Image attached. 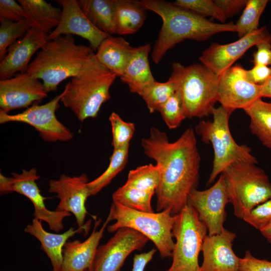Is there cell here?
<instances>
[{"mask_svg":"<svg viewBox=\"0 0 271 271\" xmlns=\"http://www.w3.org/2000/svg\"><path fill=\"white\" fill-rule=\"evenodd\" d=\"M259 231L271 224V198L256 206L243 219Z\"/></svg>","mask_w":271,"mask_h":271,"instance_id":"obj_38","label":"cell"},{"mask_svg":"<svg viewBox=\"0 0 271 271\" xmlns=\"http://www.w3.org/2000/svg\"><path fill=\"white\" fill-rule=\"evenodd\" d=\"M152 48L150 44L133 47L123 72L120 78L130 92L139 95L156 80L150 66L149 56Z\"/></svg>","mask_w":271,"mask_h":271,"instance_id":"obj_23","label":"cell"},{"mask_svg":"<svg viewBox=\"0 0 271 271\" xmlns=\"http://www.w3.org/2000/svg\"><path fill=\"white\" fill-rule=\"evenodd\" d=\"M158 111L170 129L177 128L187 118L181 95L177 90L160 107Z\"/></svg>","mask_w":271,"mask_h":271,"instance_id":"obj_35","label":"cell"},{"mask_svg":"<svg viewBox=\"0 0 271 271\" xmlns=\"http://www.w3.org/2000/svg\"><path fill=\"white\" fill-rule=\"evenodd\" d=\"M64 92L48 102L39 105L34 103L22 112L9 114L0 111V123L19 122L32 126L45 141L67 142L73 138V133L57 118L55 112L60 107L59 102Z\"/></svg>","mask_w":271,"mask_h":271,"instance_id":"obj_11","label":"cell"},{"mask_svg":"<svg viewBox=\"0 0 271 271\" xmlns=\"http://www.w3.org/2000/svg\"><path fill=\"white\" fill-rule=\"evenodd\" d=\"M62 7V15L57 27L48 35V41L58 36L76 35L87 40L91 48L96 51L109 35L95 27L85 15L76 0L56 1Z\"/></svg>","mask_w":271,"mask_h":271,"instance_id":"obj_18","label":"cell"},{"mask_svg":"<svg viewBox=\"0 0 271 271\" xmlns=\"http://www.w3.org/2000/svg\"><path fill=\"white\" fill-rule=\"evenodd\" d=\"M261 87V97L271 99V75L268 79L262 85Z\"/></svg>","mask_w":271,"mask_h":271,"instance_id":"obj_45","label":"cell"},{"mask_svg":"<svg viewBox=\"0 0 271 271\" xmlns=\"http://www.w3.org/2000/svg\"><path fill=\"white\" fill-rule=\"evenodd\" d=\"M160 181L157 166L146 165L130 170L125 185L156 194Z\"/></svg>","mask_w":271,"mask_h":271,"instance_id":"obj_32","label":"cell"},{"mask_svg":"<svg viewBox=\"0 0 271 271\" xmlns=\"http://www.w3.org/2000/svg\"><path fill=\"white\" fill-rule=\"evenodd\" d=\"M262 42H271V34L265 27L258 28L234 42L224 45L211 44L202 52L199 60L219 76L232 67L249 49Z\"/></svg>","mask_w":271,"mask_h":271,"instance_id":"obj_15","label":"cell"},{"mask_svg":"<svg viewBox=\"0 0 271 271\" xmlns=\"http://www.w3.org/2000/svg\"><path fill=\"white\" fill-rule=\"evenodd\" d=\"M172 233L176 239L172 262L166 271H201L198 257L208 230L192 206L186 205L176 214Z\"/></svg>","mask_w":271,"mask_h":271,"instance_id":"obj_9","label":"cell"},{"mask_svg":"<svg viewBox=\"0 0 271 271\" xmlns=\"http://www.w3.org/2000/svg\"><path fill=\"white\" fill-rule=\"evenodd\" d=\"M145 154L156 162L160 176L156 190L157 211L178 214L187 205L190 192L198 183L201 159L194 129H186L170 142L166 132L156 127L142 139Z\"/></svg>","mask_w":271,"mask_h":271,"instance_id":"obj_1","label":"cell"},{"mask_svg":"<svg viewBox=\"0 0 271 271\" xmlns=\"http://www.w3.org/2000/svg\"><path fill=\"white\" fill-rule=\"evenodd\" d=\"M173 3L204 17H211L220 22V23H225L226 20L214 1L176 0Z\"/></svg>","mask_w":271,"mask_h":271,"instance_id":"obj_37","label":"cell"},{"mask_svg":"<svg viewBox=\"0 0 271 271\" xmlns=\"http://www.w3.org/2000/svg\"><path fill=\"white\" fill-rule=\"evenodd\" d=\"M240 271H271V261L257 258L246 250L240 258Z\"/></svg>","mask_w":271,"mask_h":271,"instance_id":"obj_40","label":"cell"},{"mask_svg":"<svg viewBox=\"0 0 271 271\" xmlns=\"http://www.w3.org/2000/svg\"><path fill=\"white\" fill-rule=\"evenodd\" d=\"M11 177H7L0 174L1 194L16 192L27 197L33 203L35 218L48 223L51 230L58 232L64 228L63 221L71 216L66 211H51L45 206L44 197L36 183L40 178L37 170L33 168L29 170H23L21 174L12 173Z\"/></svg>","mask_w":271,"mask_h":271,"instance_id":"obj_10","label":"cell"},{"mask_svg":"<svg viewBox=\"0 0 271 271\" xmlns=\"http://www.w3.org/2000/svg\"><path fill=\"white\" fill-rule=\"evenodd\" d=\"M212 120H202L195 126L194 131L203 142L211 144L214 151L212 169L207 185L231 164L243 161L257 164L256 158L246 145H240L233 139L230 131L229 119L231 113L220 106L212 110Z\"/></svg>","mask_w":271,"mask_h":271,"instance_id":"obj_6","label":"cell"},{"mask_svg":"<svg viewBox=\"0 0 271 271\" xmlns=\"http://www.w3.org/2000/svg\"><path fill=\"white\" fill-rule=\"evenodd\" d=\"M128 151L129 145L113 149L107 168L99 176L88 183L91 196L96 195L107 186L123 169L127 162Z\"/></svg>","mask_w":271,"mask_h":271,"instance_id":"obj_29","label":"cell"},{"mask_svg":"<svg viewBox=\"0 0 271 271\" xmlns=\"http://www.w3.org/2000/svg\"><path fill=\"white\" fill-rule=\"evenodd\" d=\"M177 90L175 79L170 76L168 81L159 82L155 81L140 94L151 113L158 111L160 107Z\"/></svg>","mask_w":271,"mask_h":271,"instance_id":"obj_30","label":"cell"},{"mask_svg":"<svg viewBox=\"0 0 271 271\" xmlns=\"http://www.w3.org/2000/svg\"><path fill=\"white\" fill-rule=\"evenodd\" d=\"M48 96L43 83L28 73H19L11 78L0 80L1 111L28 108Z\"/></svg>","mask_w":271,"mask_h":271,"instance_id":"obj_16","label":"cell"},{"mask_svg":"<svg viewBox=\"0 0 271 271\" xmlns=\"http://www.w3.org/2000/svg\"><path fill=\"white\" fill-rule=\"evenodd\" d=\"M236 217L243 218L256 206L271 198V183L256 164L234 162L221 173Z\"/></svg>","mask_w":271,"mask_h":271,"instance_id":"obj_8","label":"cell"},{"mask_svg":"<svg viewBox=\"0 0 271 271\" xmlns=\"http://www.w3.org/2000/svg\"><path fill=\"white\" fill-rule=\"evenodd\" d=\"M156 250L153 248L148 252L135 254L133 259L132 271H144L147 264L153 259Z\"/></svg>","mask_w":271,"mask_h":271,"instance_id":"obj_44","label":"cell"},{"mask_svg":"<svg viewBox=\"0 0 271 271\" xmlns=\"http://www.w3.org/2000/svg\"><path fill=\"white\" fill-rule=\"evenodd\" d=\"M172 76L176 80L188 118H203L211 114L217 101L218 76L203 64L184 66L172 64Z\"/></svg>","mask_w":271,"mask_h":271,"instance_id":"obj_7","label":"cell"},{"mask_svg":"<svg viewBox=\"0 0 271 271\" xmlns=\"http://www.w3.org/2000/svg\"><path fill=\"white\" fill-rule=\"evenodd\" d=\"M116 77L94 55L81 71L66 84L61 101L81 122L95 118L102 105L110 99L109 89Z\"/></svg>","mask_w":271,"mask_h":271,"instance_id":"obj_4","label":"cell"},{"mask_svg":"<svg viewBox=\"0 0 271 271\" xmlns=\"http://www.w3.org/2000/svg\"><path fill=\"white\" fill-rule=\"evenodd\" d=\"M267 0H248L242 13L235 24L239 38L258 29L260 17L268 3Z\"/></svg>","mask_w":271,"mask_h":271,"instance_id":"obj_33","label":"cell"},{"mask_svg":"<svg viewBox=\"0 0 271 271\" xmlns=\"http://www.w3.org/2000/svg\"><path fill=\"white\" fill-rule=\"evenodd\" d=\"M139 3L162 20V27L151 53L155 64L160 63L169 50L185 40L203 41L218 33L236 32L235 25L231 22L214 23L170 2L141 0Z\"/></svg>","mask_w":271,"mask_h":271,"instance_id":"obj_2","label":"cell"},{"mask_svg":"<svg viewBox=\"0 0 271 271\" xmlns=\"http://www.w3.org/2000/svg\"><path fill=\"white\" fill-rule=\"evenodd\" d=\"M247 79L254 84H263L271 75V67L264 65H255L250 70H246Z\"/></svg>","mask_w":271,"mask_h":271,"instance_id":"obj_43","label":"cell"},{"mask_svg":"<svg viewBox=\"0 0 271 271\" xmlns=\"http://www.w3.org/2000/svg\"><path fill=\"white\" fill-rule=\"evenodd\" d=\"M246 70L237 64L218 76L217 101L231 114L236 109H245L261 98L260 85L247 79Z\"/></svg>","mask_w":271,"mask_h":271,"instance_id":"obj_13","label":"cell"},{"mask_svg":"<svg viewBox=\"0 0 271 271\" xmlns=\"http://www.w3.org/2000/svg\"><path fill=\"white\" fill-rule=\"evenodd\" d=\"M146 9L136 1L114 0V23L116 34L138 32L146 19Z\"/></svg>","mask_w":271,"mask_h":271,"instance_id":"obj_25","label":"cell"},{"mask_svg":"<svg viewBox=\"0 0 271 271\" xmlns=\"http://www.w3.org/2000/svg\"><path fill=\"white\" fill-rule=\"evenodd\" d=\"M0 19L19 22L29 19L23 7L14 0L0 1Z\"/></svg>","mask_w":271,"mask_h":271,"instance_id":"obj_39","label":"cell"},{"mask_svg":"<svg viewBox=\"0 0 271 271\" xmlns=\"http://www.w3.org/2000/svg\"><path fill=\"white\" fill-rule=\"evenodd\" d=\"M236 237L225 228L219 234L207 235L202 247L201 271H240V258L232 248Z\"/></svg>","mask_w":271,"mask_h":271,"instance_id":"obj_20","label":"cell"},{"mask_svg":"<svg viewBox=\"0 0 271 271\" xmlns=\"http://www.w3.org/2000/svg\"><path fill=\"white\" fill-rule=\"evenodd\" d=\"M88 224L74 229L73 227L61 234L48 232L43 228L42 221L34 218L32 224L28 225L24 231L38 239L42 249L49 258L53 267L52 271H61L63 262V250L65 243L71 237L78 233L87 230Z\"/></svg>","mask_w":271,"mask_h":271,"instance_id":"obj_22","label":"cell"},{"mask_svg":"<svg viewBox=\"0 0 271 271\" xmlns=\"http://www.w3.org/2000/svg\"><path fill=\"white\" fill-rule=\"evenodd\" d=\"M271 2V1H270Z\"/></svg>","mask_w":271,"mask_h":271,"instance_id":"obj_47","label":"cell"},{"mask_svg":"<svg viewBox=\"0 0 271 271\" xmlns=\"http://www.w3.org/2000/svg\"><path fill=\"white\" fill-rule=\"evenodd\" d=\"M250 118L249 128L265 147L271 149V102L260 98L244 109Z\"/></svg>","mask_w":271,"mask_h":271,"instance_id":"obj_28","label":"cell"},{"mask_svg":"<svg viewBox=\"0 0 271 271\" xmlns=\"http://www.w3.org/2000/svg\"><path fill=\"white\" fill-rule=\"evenodd\" d=\"M95 53L90 46L76 44L72 35L48 41L30 63L27 72L43 81L47 93L64 80L78 75Z\"/></svg>","mask_w":271,"mask_h":271,"instance_id":"obj_3","label":"cell"},{"mask_svg":"<svg viewBox=\"0 0 271 271\" xmlns=\"http://www.w3.org/2000/svg\"><path fill=\"white\" fill-rule=\"evenodd\" d=\"M248 0H215V4L227 19L238 14L246 5Z\"/></svg>","mask_w":271,"mask_h":271,"instance_id":"obj_41","label":"cell"},{"mask_svg":"<svg viewBox=\"0 0 271 271\" xmlns=\"http://www.w3.org/2000/svg\"><path fill=\"white\" fill-rule=\"evenodd\" d=\"M228 203L229 199L222 174L210 188L203 191L193 189L187 201V204L197 212L209 235L219 234L224 229L225 207Z\"/></svg>","mask_w":271,"mask_h":271,"instance_id":"obj_12","label":"cell"},{"mask_svg":"<svg viewBox=\"0 0 271 271\" xmlns=\"http://www.w3.org/2000/svg\"><path fill=\"white\" fill-rule=\"evenodd\" d=\"M0 60L6 56L9 46L17 39L23 37L33 27L30 20L25 19L14 22L8 19H0Z\"/></svg>","mask_w":271,"mask_h":271,"instance_id":"obj_34","label":"cell"},{"mask_svg":"<svg viewBox=\"0 0 271 271\" xmlns=\"http://www.w3.org/2000/svg\"><path fill=\"white\" fill-rule=\"evenodd\" d=\"M78 3L95 27L109 35L115 34L114 0H79Z\"/></svg>","mask_w":271,"mask_h":271,"instance_id":"obj_27","label":"cell"},{"mask_svg":"<svg viewBox=\"0 0 271 271\" xmlns=\"http://www.w3.org/2000/svg\"><path fill=\"white\" fill-rule=\"evenodd\" d=\"M109 120L111 126L113 149L129 145L135 131L134 124L125 121L114 112L110 115Z\"/></svg>","mask_w":271,"mask_h":271,"instance_id":"obj_36","label":"cell"},{"mask_svg":"<svg viewBox=\"0 0 271 271\" xmlns=\"http://www.w3.org/2000/svg\"><path fill=\"white\" fill-rule=\"evenodd\" d=\"M154 194L124 184L113 193L112 200L134 210L153 212L151 201Z\"/></svg>","mask_w":271,"mask_h":271,"instance_id":"obj_31","label":"cell"},{"mask_svg":"<svg viewBox=\"0 0 271 271\" xmlns=\"http://www.w3.org/2000/svg\"><path fill=\"white\" fill-rule=\"evenodd\" d=\"M261 234L271 244V224L260 231Z\"/></svg>","mask_w":271,"mask_h":271,"instance_id":"obj_46","label":"cell"},{"mask_svg":"<svg viewBox=\"0 0 271 271\" xmlns=\"http://www.w3.org/2000/svg\"><path fill=\"white\" fill-rule=\"evenodd\" d=\"M47 37L48 35L41 30L31 27L23 37L13 43L1 61V79L11 78L17 73L26 72L31 58L48 42Z\"/></svg>","mask_w":271,"mask_h":271,"instance_id":"obj_19","label":"cell"},{"mask_svg":"<svg viewBox=\"0 0 271 271\" xmlns=\"http://www.w3.org/2000/svg\"><path fill=\"white\" fill-rule=\"evenodd\" d=\"M132 48L124 38L109 35L102 42L95 55L101 64L120 77Z\"/></svg>","mask_w":271,"mask_h":271,"instance_id":"obj_24","label":"cell"},{"mask_svg":"<svg viewBox=\"0 0 271 271\" xmlns=\"http://www.w3.org/2000/svg\"><path fill=\"white\" fill-rule=\"evenodd\" d=\"M107 218L115 221L107 227L108 232H115L123 227L134 229L154 243L162 258L172 256L175 246L172 231L176 215H172L169 210L146 212L113 201Z\"/></svg>","mask_w":271,"mask_h":271,"instance_id":"obj_5","label":"cell"},{"mask_svg":"<svg viewBox=\"0 0 271 271\" xmlns=\"http://www.w3.org/2000/svg\"><path fill=\"white\" fill-rule=\"evenodd\" d=\"M88 182V176L85 173L73 177L62 174L59 179L50 180L49 182L48 191L56 193L59 199L55 210L72 213L78 227L85 225L87 214L85 202L91 196Z\"/></svg>","mask_w":271,"mask_h":271,"instance_id":"obj_17","label":"cell"},{"mask_svg":"<svg viewBox=\"0 0 271 271\" xmlns=\"http://www.w3.org/2000/svg\"><path fill=\"white\" fill-rule=\"evenodd\" d=\"M35 27L47 35L58 25L62 10L54 7L51 3L44 0H19Z\"/></svg>","mask_w":271,"mask_h":271,"instance_id":"obj_26","label":"cell"},{"mask_svg":"<svg viewBox=\"0 0 271 271\" xmlns=\"http://www.w3.org/2000/svg\"><path fill=\"white\" fill-rule=\"evenodd\" d=\"M256 47V51L253 55L254 65L271 66V42H262Z\"/></svg>","mask_w":271,"mask_h":271,"instance_id":"obj_42","label":"cell"},{"mask_svg":"<svg viewBox=\"0 0 271 271\" xmlns=\"http://www.w3.org/2000/svg\"><path fill=\"white\" fill-rule=\"evenodd\" d=\"M97 221L91 235L84 241H67L63 250L61 271H92L95 255L105 228L110 221L106 218L100 229L96 231Z\"/></svg>","mask_w":271,"mask_h":271,"instance_id":"obj_21","label":"cell"},{"mask_svg":"<svg viewBox=\"0 0 271 271\" xmlns=\"http://www.w3.org/2000/svg\"><path fill=\"white\" fill-rule=\"evenodd\" d=\"M149 240L134 229H118L105 244L97 248L92 271H120L129 254L141 250Z\"/></svg>","mask_w":271,"mask_h":271,"instance_id":"obj_14","label":"cell"}]
</instances>
